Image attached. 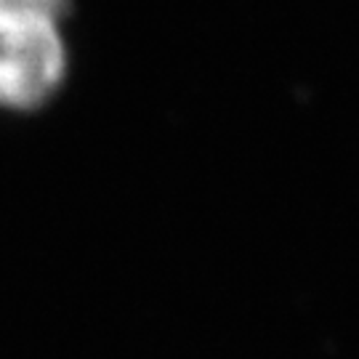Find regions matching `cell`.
<instances>
[{
    "label": "cell",
    "mask_w": 359,
    "mask_h": 359,
    "mask_svg": "<svg viewBox=\"0 0 359 359\" xmlns=\"http://www.w3.org/2000/svg\"><path fill=\"white\" fill-rule=\"evenodd\" d=\"M72 0H0V109L32 112L65 86Z\"/></svg>",
    "instance_id": "cell-1"
}]
</instances>
